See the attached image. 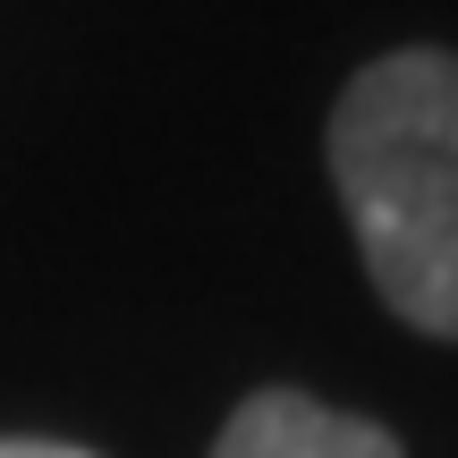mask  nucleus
<instances>
[{"label":"nucleus","mask_w":458,"mask_h":458,"mask_svg":"<svg viewBox=\"0 0 458 458\" xmlns=\"http://www.w3.org/2000/svg\"><path fill=\"white\" fill-rule=\"evenodd\" d=\"M323 145L374 297L408 331L458 340V51L365 60Z\"/></svg>","instance_id":"1"},{"label":"nucleus","mask_w":458,"mask_h":458,"mask_svg":"<svg viewBox=\"0 0 458 458\" xmlns=\"http://www.w3.org/2000/svg\"><path fill=\"white\" fill-rule=\"evenodd\" d=\"M213 458H399V433L306 391H255L229 408Z\"/></svg>","instance_id":"2"},{"label":"nucleus","mask_w":458,"mask_h":458,"mask_svg":"<svg viewBox=\"0 0 458 458\" xmlns=\"http://www.w3.org/2000/svg\"><path fill=\"white\" fill-rule=\"evenodd\" d=\"M0 458H94V450H77V442H0Z\"/></svg>","instance_id":"3"}]
</instances>
